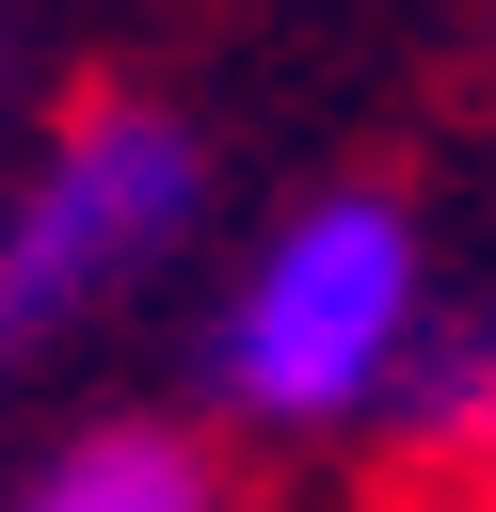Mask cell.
<instances>
[{
	"label": "cell",
	"instance_id": "obj_1",
	"mask_svg": "<svg viewBox=\"0 0 496 512\" xmlns=\"http://www.w3.org/2000/svg\"><path fill=\"white\" fill-rule=\"evenodd\" d=\"M416 288H432V272H416L400 192H320V208H288V224L256 240V272H240V304H224V336H208V384H224L240 416H272V432H320V416H352V400L400 384Z\"/></svg>",
	"mask_w": 496,
	"mask_h": 512
},
{
	"label": "cell",
	"instance_id": "obj_2",
	"mask_svg": "<svg viewBox=\"0 0 496 512\" xmlns=\"http://www.w3.org/2000/svg\"><path fill=\"white\" fill-rule=\"evenodd\" d=\"M176 224H192V128L176 112H80L48 144V176L0 208V352L48 336L64 304L128 288Z\"/></svg>",
	"mask_w": 496,
	"mask_h": 512
},
{
	"label": "cell",
	"instance_id": "obj_3",
	"mask_svg": "<svg viewBox=\"0 0 496 512\" xmlns=\"http://www.w3.org/2000/svg\"><path fill=\"white\" fill-rule=\"evenodd\" d=\"M16 512H224V464H208L192 432H160V416H112V432L48 448V480H32Z\"/></svg>",
	"mask_w": 496,
	"mask_h": 512
}]
</instances>
